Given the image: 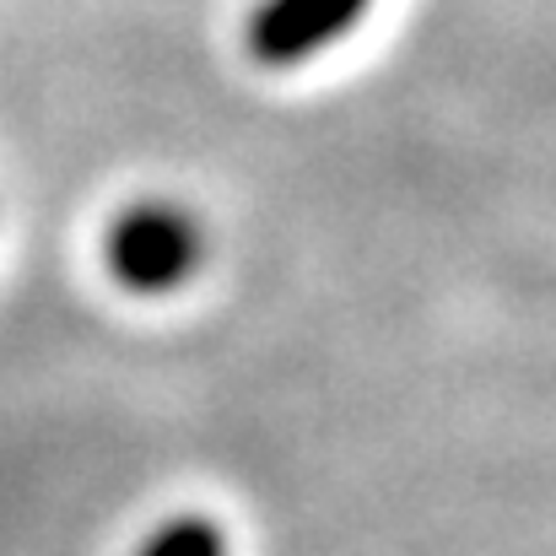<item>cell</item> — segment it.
<instances>
[{
    "label": "cell",
    "instance_id": "3957f363",
    "mask_svg": "<svg viewBox=\"0 0 556 556\" xmlns=\"http://www.w3.org/2000/svg\"><path fill=\"white\" fill-rule=\"evenodd\" d=\"M136 556H227V535H222L211 519L185 514V519L157 525V530L141 541V552Z\"/></svg>",
    "mask_w": 556,
    "mask_h": 556
},
{
    "label": "cell",
    "instance_id": "7a4b0ae2",
    "mask_svg": "<svg viewBox=\"0 0 556 556\" xmlns=\"http://www.w3.org/2000/svg\"><path fill=\"white\" fill-rule=\"evenodd\" d=\"M363 0H281L270 11V22H260V49H270V60H292V49L330 38L346 16H357Z\"/></svg>",
    "mask_w": 556,
    "mask_h": 556
},
{
    "label": "cell",
    "instance_id": "6da1fadb",
    "mask_svg": "<svg viewBox=\"0 0 556 556\" xmlns=\"http://www.w3.org/2000/svg\"><path fill=\"white\" fill-rule=\"evenodd\" d=\"M109 270L130 292H174L185 287L200 265V232L185 211L174 205H136L114 222L109 243Z\"/></svg>",
    "mask_w": 556,
    "mask_h": 556
}]
</instances>
